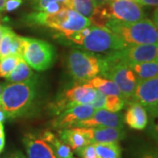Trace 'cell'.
<instances>
[{
	"mask_svg": "<svg viewBox=\"0 0 158 158\" xmlns=\"http://www.w3.org/2000/svg\"><path fill=\"white\" fill-rule=\"evenodd\" d=\"M57 38H62L95 55H109L127 47L122 40L109 29L93 25L77 33L65 36H57Z\"/></svg>",
	"mask_w": 158,
	"mask_h": 158,
	"instance_id": "1",
	"label": "cell"
},
{
	"mask_svg": "<svg viewBox=\"0 0 158 158\" xmlns=\"http://www.w3.org/2000/svg\"><path fill=\"white\" fill-rule=\"evenodd\" d=\"M38 77L23 83L6 84L0 97V106L7 118L25 117L31 113L37 97Z\"/></svg>",
	"mask_w": 158,
	"mask_h": 158,
	"instance_id": "2",
	"label": "cell"
},
{
	"mask_svg": "<svg viewBox=\"0 0 158 158\" xmlns=\"http://www.w3.org/2000/svg\"><path fill=\"white\" fill-rule=\"evenodd\" d=\"M25 22L31 26L46 27L57 32L58 36L77 33L90 26V20L72 9L65 8L56 13L33 11L24 16Z\"/></svg>",
	"mask_w": 158,
	"mask_h": 158,
	"instance_id": "3",
	"label": "cell"
},
{
	"mask_svg": "<svg viewBox=\"0 0 158 158\" xmlns=\"http://www.w3.org/2000/svg\"><path fill=\"white\" fill-rule=\"evenodd\" d=\"M105 27L118 36L127 47L158 42V27L148 19L132 23L110 19Z\"/></svg>",
	"mask_w": 158,
	"mask_h": 158,
	"instance_id": "4",
	"label": "cell"
},
{
	"mask_svg": "<svg viewBox=\"0 0 158 158\" xmlns=\"http://www.w3.org/2000/svg\"><path fill=\"white\" fill-rule=\"evenodd\" d=\"M67 69L75 84H86L101 74L102 60L100 55H95L80 49L69 53Z\"/></svg>",
	"mask_w": 158,
	"mask_h": 158,
	"instance_id": "5",
	"label": "cell"
},
{
	"mask_svg": "<svg viewBox=\"0 0 158 158\" xmlns=\"http://www.w3.org/2000/svg\"><path fill=\"white\" fill-rule=\"evenodd\" d=\"M102 69L100 77L113 81L120 90L127 103H130L139 83L136 75L125 62H109L101 56Z\"/></svg>",
	"mask_w": 158,
	"mask_h": 158,
	"instance_id": "6",
	"label": "cell"
},
{
	"mask_svg": "<svg viewBox=\"0 0 158 158\" xmlns=\"http://www.w3.org/2000/svg\"><path fill=\"white\" fill-rule=\"evenodd\" d=\"M56 49L50 43L42 40L23 37V59L31 68L44 71L53 65Z\"/></svg>",
	"mask_w": 158,
	"mask_h": 158,
	"instance_id": "7",
	"label": "cell"
},
{
	"mask_svg": "<svg viewBox=\"0 0 158 158\" xmlns=\"http://www.w3.org/2000/svg\"><path fill=\"white\" fill-rule=\"evenodd\" d=\"M96 96V89L89 84H75L58 95L49 106L51 113L55 116L77 105H90Z\"/></svg>",
	"mask_w": 158,
	"mask_h": 158,
	"instance_id": "8",
	"label": "cell"
},
{
	"mask_svg": "<svg viewBox=\"0 0 158 158\" xmlns=\"http://www.w3.org/2000/svg\"><path fill=\"white\" fill-rule=\"evenodd\" d=\"M109 62L139 63L158 60V42L126 47L119 51L102 56Z\"/></svg>",
	"mask_w": 158,
	"mask_h": 158,
	"instance_id": "9",
	"label": "cell"
},
{
	"mask_svg": "<svg viewBox=\"0 0 158 158\" xmlns=\"http://www.w3.org/2000/svg\"><path fill=\"white\" fill-rule=\"evenodd\" d=\"M103 6L110 19L132 23L146 19L143 9L135 1L112 0Z\"/></svg>",
	"mask_w": 158,
	"mask_h": 158,
	"instance_id": "10",
	"label": "cell"
},
{
	"mask_svg": "<svg viewBox=\"0 0 158 158\" xmlns=\"http://www.w3.org/2000/svg\"><path fill=\"white\" fill-rule=\"evenodd\" d=\"M130 102L141 104L149 114L156 110L158 108V75L151 78L139 81Z\"/></svg>",
	"mask_w": 158,
	"mask_h": 158,
	"instance_id": "11",
	"label": "cell"
},
{
	"mask_svg": "<svg viewBox=\"0 0 158 158\" xmlns=\"http://www.w3.org/2000/svg\"><path fill=\"white\" fill-rule=\"evenodd\" d=\"M90 105H77L57 115L51 122V127L58 130L74 127L78 122L90 118L95 113Z\"/></svg>",
	"mask_w": 158,
	"mask_h": 158,
	"instance_id": "12",
	"label": "cell"
},
{
	"mask_svg": "<svg viewBox=\"0 0 158 158\" xmlns=\"http://www.w3.org/2000/svg\"><path fill=\"white\" fill-rule=\"evenodd\" d=\"M28 158H56L53 148L43 139L40 131H30L23 137Z\"/></svg>",
	"mask_w": 158,
	"mask_h": 158,
	"instance_id": "13",
	"label": "cell"
},
{
	"mask_svg": "<svg viewBox=\"0 0 158 158\" xmlns=\"http://www.w3.org/2000/svg\"><path fill=\"white\" fill-rule=\"evenodd\" d=\"M110 127L124 128L123 115L120 113H112L105 109H98L90 118L78 122L74 127Z\"/></svg>",
	"mask_w": 158,
	"mask_h": 158,
	"instance_id": "14",
	"label": "cell"
},
{
	"mask_svg": "<svg viewBox=\"0 0 158 158\" xmlns=\"http://www.w3.org/2000/svg\"><path fill=\"white\" fill-rule=\"evenodd\" d=\"M59 138L76 151L92 143L90 127H69L58 130Z\"/></svg>",
	"mask_w": 158,
	"mask_h": 158,
	"instance_id": "15",
	"label": "cell"
},
{
	"mask_svg": "<svg viewBox=\"0 0 158 158\" xmlns=\"http://www.w3.org/2000/svg\"><path fill=\"white\" fill-rule=\"evenodd\" d=\"M123 119L124 123L135 130H144L148 124L146 109L137 102L128 103V107L123 116Z\"/></svg>",
	"mask_w": 158,
	"mask_h": 158,
	"instance_id": "16",
	"label": "cell"
},
{
	"mask_svg": "<svg viewBox=\"0 0 158 158\" xmlns=\"http://www.w3.org/2000/svg\"><path fill=\"white\" fill-rule=\"evenodd\" d=\"M22 49V36H19L12 31V29L5 26L3 35L0 40V58L10 55L21 56Z\"/></svg>",
	"mask_w": 158,
	"mask_h": 158,
	"instance_id": "17",
	"label": "cell"
},
{
	"mask_svg": "<svg viewBox=\"0 0 158 158\" xmlns=\"http://www.w3.org/2000/svg\"><path fill=\"white\" fill-rule=\"evenodd\" d=\"M90 128L92 143H119L127 135L124 128L110 127H93Z\"/></svg>",
	"mask_w": 158,
	"mask_h": 158,
	"instance_id": "18",
	"label": "cell"
},
{
	"mask_svg": "<svg viewBox=\"0 0 158 158\" xmlns=\"http://www.w3.org/2000/svg\"><path fill=\"white\" fill-rule=\"evenodd\" d=\"M40 134L43 139L52 147L56 158H73V151L70 147L58 138L52 131L42 130Z\"/></svg>",
	"mask_w": 158,
	"mask_h": 158,
	"instance_id": "19",
	"label": "cell"
},
{
	"mask_svg": "<svg viewBox=\"0 0 158 158\" xmlns=\"http://www.w3.org/2000/svg\"><path fill=\"white\" fill-rule=\"evenodd\" d=\"M34 76L32 69L23 59L22 56H20L17 66L6 77V80L8 84L23 83L32 79Z\"/></svg>",
	"mask_w": 158,
	"mask_h": 158,
	"instance_id": "20",
	"label": "cell"
},
{
	"mask_svg": "<svg viewBox=\"0 0 158 158\" xmlns=\"http://www.w3.org/2000/svg\"><path fill=\"white\" fill-rule=\"evenodd\" d=\"M139 81L151 78L158 75V60L151 62L127 63Z\"/></svg>",
	"mask_w": 158,
	"mask_h": 158,
	"instance_id": "21",
	"label": "cell"
},
{
	"mask_svg": "<svg viewBox=\"0 0 158 158\" xmlns=\"http://www.w3.org/2000/svg\"><path fill=\"white\" fill-rule=\"evenodd\" d=\"M87 84L91 85L96 90L101 91L105 95H117L122 97V94L118 89L117 85L110 79L105 78L102 77H95L90 80ZM123 98V97H122Z\"/></svg>",
	"mask_w": 158,
	"mask_h": 158,
	"instance_id": "22",
	"label": "cell"
},
{
	"mask_svg": "<svg viewBox=\"0 0 158 158\" xmlns=\"http://www.w3.org/2000/svg\"><path fill=\"white\" fill-rule=\"evenodd\" d=\"M98 158H121V147L115 143H93Z\"/></svg>",
	"mask_w": 158,
	"mask_h": 158,
	"instance_id": "23",
	"label": "cell"
},
{
	"mask_svg": "<svg viewBox=\"0 0 158 158\" xmlns=\"http://www.w3.org/2000/svg\"><path fill=\"white\" fill-rule=\"evenodd\" d=\"M93 0H70L69 9H72L84 17L90 19L95 10Z\"/></svg>",
	"mask_w": 158,
	"mask_h": 158,
	"instance_id": "24",
	"label": "cell"
},
{
	"mask_svg": "<svg viewBox=\"0 0 158 158\" xmlns=\"http://www.w3.org/2000/svg\"><path fill=\"white\" fill-rule=\"evenodd\" d=\"M130 158H158V145L143 143L135 147Z\"/></svg>",
	"mask_w": 158,
	"mask_h": 158,
	"instance_id": "25",
	"label": "cell"
},
{
	"mask_svg": "<svg viewBox=\"0 0 158 158\" xmlns=\"http://www.w3.org/2000/svg\"><path fill=\"white\" fill-rule=\"evenodd\" d=\"M20 56L10 55L7 56L0 58V77H5L11 73L17 66Z\"/></svg>",
	"mask_w": 158,
	"mask_h": 158,
	"instance_id": "26",
	"label": "cell"
},
{
	"mask_svg": "<svg viewBox=\"0 0 158 158\" xmlns=\"http://www.w3.org/2000/svg\"><path fill=\"white\" fill-rule=\"evenodd\" d=\"M126 101L120 96L117 95H107L106 97V102L104 109L112 113H118L124 107Z\"/></svg>",
	"mask_w": 158,
	"mask_h": 158,
	"instance_id": "27",
	"label": "cell"
},
{
	"mask_svg": "<svg viewBox=\"0 0 158 158\" xmlns=\"http://www.w3.org/2000/svg\"><path fill=\"white\" fill-rule=\"evenodd\" d=\"M149 115L150 120L148 127L147 133L148 136L156 143L158 141V108Z\"/></svg>",
	"mask_w": 158,
	"mask_h": 158,
	"instance_id": "28",
	"label": "cell"
},
{
	"mask_svg": "<svg viewBox=\"0 0 158 158\" xmlns=\"http://www.w3.org/2000/svg\"><path fill=\"white\" fill-rule=\"evenodd\" d=\"M75 153L80 158H98L95 146L93 143H90L85 147L79 148L77 150H76Z\"/></svg>",
	"mask_w": 158,
	"mask_h": 158,
	"instance_id": "29",
	"label": "cell"
},
{
	"mask_svg": "<svg viewBox=\"0 0 158 158\" xmlns=\"http://www.w3.org/2000/svg\"><path fill=\"white\" fill-rule=\"evenodd\" d=\"M69 1L70 0H33L31 2V6L33 7V9H34V11H39L40 10V8L44 5H46L47 3H49V2H59V3L64 4L69 9Z\"/></svg>",
	"mask_w": 158,
	"mask_h": 158,
	"instance_id": "30",
	"label": "cell"
},
{
	"mask_svg": "<svg viewBox=\"0 0 158 158\" xmlns=\"http://www.w3.org/2000/svg\"><path fill=\"white\" fill-rule=\"evenodd\" d=\"M106 95L102 93L101 91L96 90V96L94 98L93 101L90 103V106L94 108L95 110L104 109L105 102H106Z\"/></svg>",
	"mask_w": 158,
	"mask_h": 158,
	"instance_id": "31",
	"label": "cell"
},
{
	"mask_svg": "<svg viewBox=\"0 0 158 158\" xmlns=\"http://www.w3.org/2000/svg\"><path fill=\"white\" fill-rule=\"evenodd\" d=\"M23 0H6L5 4V11H13L17 10L22 5Z\"/></svg>",
	"mask_w": 158,
	"mask_h": 158,
	"instance_id": "32",
	"label": "cell"
},
{
	"mask_svg": "<svg viewBox=\"0 0 158 158\" xmlns=\"http://www.w3.org/2000/svg\"><path fill=\"white\" fill-rule=\"evenodd\" d=\"M140 6H158V0H135Z\"/></svg>",
	"mask_w": 158,
	"mask_h": 158,
	"instance_id": "33",
	"label": "cell"
},
{
	"mask_svg": "<svg viewBox=\"0 0 158 158\" xmlns=\"http://www.w3.org/2000/svg\"><path fill=\"white\" fill-rule=\"evenodd\" d=\"M4 158H26V156L20 151L18 150V151H15V152H12L11 154H9V155H7Z\"/></svg>",
	"mask_w": 158,
	"mask_h": 158,
	"instance_id": "34",
	"label": "cell"
},
{
	"mask_svg": "<svg viewBox=\"0 0 158 158\" xmlns=\"http://www.w3.org/2000/svg\"><path fill=\"white\" fill-rule=\"evenodd\" d=\"M110 1H112V0H93V2H94V5L95 6H103V5H105V4H106L108 2H110Z\"/></svg>",
	"mask_w": 158,
	"mask_h": 158,
	"instance_id": "35",
	"label": "cell"
},
{
	"mask_svg": "<svg viewBox=\"0 0 158 158\" xmlns=\"http://www.w3.org/2000/svg\"><path fill=\"white\" fill-rule=\"evenodd\" d=\"M6 115L5 112H4V110H3V108L1 107V106H0V122H2V123H4V121L6 119Z\"/></svg>",
	"mask_w": 158,
	"mask_h": 158,
	"instance_id": "36",
	"label": "cell"
},
{
	"mask_svg": "<svg viewBox=\"0 0 158 158\" xmlns=\"http://www.w3.org/2000/svg\"><path fill=\"white\" fill-rule=\"evenodd\" d=\"M5 144H6V140H5V137H1V136H0V154L2 153V151H3V150H4Z\"/></svg>",
	"mask_w": 158,
	"mask_h": 158,
	"instance_id": "37",
	"label": "cell"
},
{
	"mask_svg": "<svg viewBox=\"0 0 158 158\" xmlns=\"http://www.w3.org/2000/svg\"><path fill=\"white\" fill-rule=\"evenodd\" d=\"M153 18H154V21H153V22L155 23V24L156 25V27H158V7L156 9V11L154 12V16H153Z\"/></svg>",
	"mask_w": 158,
	"mask_h": 158,
	"instance_id": "38",
	"label": "cell"
},
{
	"mask_svg": "<svg viewBox=\"0 0 158 158\" xmlns=\"http://www.w3.org/2000/svg\"><path fill=\"white\" fill-rule=\"evenodd\" d=\"M0 136L5 137V128H4V124L0 122Z\"/></svg>",
	"mask_w": 158,
	"mask_h": 158,
	"instance_id": "39",
	"label": "cell"
},
{
	"mask_svg": "<svg viewBox=\"0 0 158 158\" xmlns=\"http://www.w3.org/2000/svg\"><path fill=\"white\" fill-rule=\"evenodd\" d=\"M4 28H5V26H2V25L0 24V40H1V38H2V35H3Z\"/></svg>",
	"mask_w": 158,
	"mask_h": 158,
	"instance_id": "40",
	"label": "cell"
},
{
	"mask_svg": "<svg viewBox=\"0 0 158 158\" xmlns=\"http://www.w3.org/2000/svg\"><path fill=\"white\" fill-rule=\"evenodd\" d=\"M2 90H3V86L0 85V97H1V94H2Z\"/></svg>",
	"mask_w": 158,
	"mask_h": 158,
	"instance_id": "41",
	"label": "cell"
},
{
	"mask_svg": "<svg viewBox=\"0 0 158 158\" xmlns=\"http://www.w3.org/2000/svg\"><path fill=\"white\" fill-rule=\"evenodd\" d=\"M1 20H2V19H1V16H0V23H1Z\"/></svg>",
	"mask_w": 158,
	"mask_h": 158,
	"instance_id": "42",
	"label": "cell"
},
{
	"mask_svg": "<svg viewBox=\"0 0 158 158\" xmlns=\"http://www.w3.org/2000/svg\"><path fill=\"white\" fill-rule=\"evenodd\" d=\"M156 145H158V141H157V142H156Z\"/></svg>",
	"mask_w": 158,
	"mask_h": 158,
	"instance_id": "43",
	"label": "cell"
},
{
	"mask_svg": "<svg viewBox=\"0 0 158 158\" xmlns=\"http://www.w3.org/2000/svg\"><path fill=\"white\" fill-rule=\"evenodd\" d=\"M130 1H135V0H130Z\"/></svg>",
	"mask_w": 158,
	"mask_h": 158,
	"instance_id": "44",
	"label": "cell"
},
{
	"mask_svg": "<svg viewBox=\"0 0 158 158\" xmlns=\"http://www.w3.org/2000/svg\"><path fill=\"white\" fill-rule=\"evenodd\" d=\"M73 158H74V157H73Z\"/></svg>",
	"mask_w": 158,
	"mask_h": 158,
	"instance_id": "45",
	"label": "cell"
}]
</instances>
